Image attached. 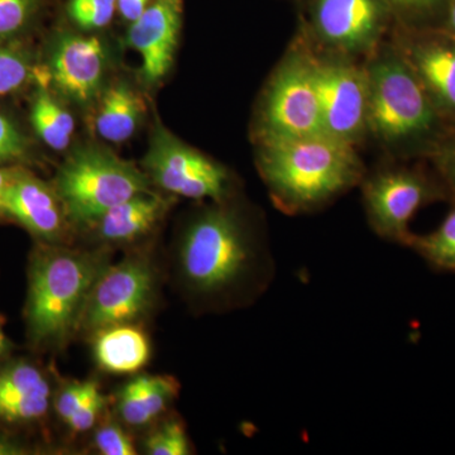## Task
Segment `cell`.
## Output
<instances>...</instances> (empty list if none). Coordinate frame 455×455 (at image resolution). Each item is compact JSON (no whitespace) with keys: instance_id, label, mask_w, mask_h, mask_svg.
Wrapping results in <instances>:
<instances>
[{"instance_id":"obj_2","label":"cell","mask_w":455,"mask_h":455,"mask_svg":"<svg viewBox=\"0 0 455 455\" xmlns=\"http://www.w3.org/2000/svg\"><path fill=\"white\" fill-rule=\"evenodd\" d=\"M112 262L108 247L41 243L28 265L27 338L37 349H62L79 333L86 301L99 275Z\"/></svg>"},{"instance_id":"obj_17","label":"cell","mask_w":455,"mask_h":455,"mask_svg":"<svg viewBox=\"0 0 455 455\" xmlns=\"http://www.w3.org/2000/svg\"><path fill=\"white\" fill-rule=\"evenodd\" d=\"M170 205L169 199L148 190L109 209L88 228L103 247L134 244L151 235Z\"/></svg>"},{"instance_id":"obj_25","label":"cell","mask_w":455,"mask_h":455,"mask_svg":"<svg viewBox=\"0 0 455 455\" xmlns=\"http://www.w3.org/2000/svg\"><path fill=\"white\" fill-rule=\"evenodd\" d=\"M143 451L149 455L191 454L190 439L185 425L178 419L164 421L143 440Z\"/></svg>"},{"instance_id":"obj_14","label":"cell","mask_w":455,"mask_h":455,"mask_svg":"<svg viewBox=\"0 0 455 455\" xmlns=\"http://www.w3.org/2000/svg\"><path fill=\"white\" fill-rule=\"evenodd\" d=\"M181 0H152L139 20L131 23L127 42L140 57V77L155 85L173 64L181 31Z\"/></svg>"},{"instance_id":"obj_18","label":"cell","mask_w":455,"mask_h":455,"mask_svg":"<svg viewBox=\"0 0 455 455\" xmlns=\"http://www.w3.org/2000/svg\"><path fill=\"white\" fill-rule=\"evenodd\" d=\"M179 392L180 383L173 377L140 374L119 390L116 414L127 427H147L169 409Z\"/></svg>"},{"instance_id":"obj_1","label":"cell","mask_w":455,"mask_h":455,"mask_svg":"<svg viewBox=\"0 0 455 455\" xmlns=\"http://www.w3.org/2000/svg\"><path fill=\"white\" fill-rule=\"evenodd\" d=\"M275 269L265 236L229 200L196 212L176 248L180 286L202 313L252 304L274 281Z\"/></svg>"},{"instance_id":"obj_21","label":"cell","mask_w":455,"mask_h":455,"mask_svg":"<svg viewBox=\"0 0 455 455\" xmlns=\"http://www.w3.org/2000/svg\"><path fill=\"white\" fill-rule=\"evenodd\" d=\"M31 122L37 136L53 151H65L70 146L75 133L74 116L44 85L33 98Z\"/></svg>"},{"instance_id":"obj_20","label":"cell","mask_w":455,"mask_h":455,"mask_svg":"<svg viewBox=\"0 0 455 455\" xmlns=\"http://www.w3.org/2000/svg\"><path fill=\"white\" fill-rule=\"evenodd\" d=\"M145 101L130 84L116 82L103 92L95 116V130L112 143L130 140L145 116Z\"/></svg>"},{"instance_id":"obj_7","label":"cell","mask_w":455,"mask_h":455,"mask_svg":"<svg viewBox=\"0 0 455 455\" xmlns=\"http://www.w3.org/2000/svg\"><path fill=\"white\" fill-rule=\"evenodd\" d=\"M262 142L324 133L316 57L295 49L272 76L260 114Z\"/></svg>"},{"instance_id":"obj_36","label":"cell","mask_w":455,"mask_h":455,"mask_svg":"<svg viewBox=\"0 0 455 455\" xmlns=\"http://www.w3.org/2000/svg\"><path fill=\"white\" fill-rule=\"evenodd\" d=\"M23 453H25V449L20 447V444L14 443L13 440L2 438V436H0V455H14Z\"/></svg>"},{"instance_id":"obj_37","label":"cell","mask_w":455,"mask_h":455,"mask_svg":"<svg viewBox=\"0 0 455 455\" xmlns=\"http://www.w3.org/2000/svg\"><path fill=\"white\" fill-rule=\"evenodd\" d=\"M9 350V340L7 335H5L4 331H3L2 323H0V359L4 357L7 355Z\"/></svg>"},{"instance_id":"obj_23","label":"cell","mask_w":455,"mask_h":455,"mask_svg":"<svg viewBox=\"0 0 455 455\" xmlns=\"http://www.w3.org/2000/svg\"><path fill=\"white\" fill-rule=\"evenodd\" d=\"M35 75L31 56L17 44L0 41V98L18 92Z\"/></svg>"},{"instance_id":"obj_32","label":"cell","mask_w":455,"mask_h":455,"mask_svg":"<svg viewBox=\"0 0 455 455\" xmlns=\"http://www.w3.org/2000/svg\"><path fill=\"white\" fill-rule=\"evenodd\" d=\"M107 403V397L101 394L100 387H99L98 390L90 395L85 403L75 412L73 418L66 423V427L75 434H83L94 429L99 420H100L101 414L106 410Z\"/></svg>"},{"instance_id":"obj_35","label":"cell","mask_w":455,"mask_h":455,"mask_svg":"<svg viewBox=\"0 0 455 455\" xmlns=\"http://www.w3.org/2000/svg\"><path fill=\"white\" fill-rule=\"evenodd\" d=\"M16 170L2 169L0 167V212H3V202H4L5 193L12 179H13Z\"/></svg>"},{"instance_id":"obj_29","label":"cell","mask_w":455,"mask_h":455,"mask_svg":"<svg viewBox=\"0 0 455 455\" xmlns=\"http://www.w3.org/2000/svg\"><path fill=\"white\" fill-rule=\"evenodd\" d=\"M429 157L449 197L455 202V124L448 128Z\"/></svg>"},{"instance_id":"obj_24","label":"cell","mask_w":455,"mask_h":455,"mask_svg":"<svg viewBox=\"0 0 455 455\" xmlns=\"http://www.w3.org/2000/svg\"><path fill=\"white\" fill-rule=\"evenodd\" d=\"M400 26L438 27L449 0H386Z\"/></svg>"},{"instance_id":"obj_15","label":"cell","mask_w":455,"mask_h":455,"mask_svg":"<svg viewBox=\"0 0 455 455\" xmlns=\"http://www.w3.org/2000/svg\"><path fill=\"white\" fill-rule=\"evenodd\" d=\"M3 212L16 220L41 243L66 244L71 221L55 188L16 170L5 193Z\"/></svg>"},{"instance_id":"obj_26","label":"cell","mask_w":455,"mask_h":455,"mask_svg":"<svg viewBox=\"0 0 455 455\" xmlns=\"http://www.w3.org/2000/svg\"><path fill=\"white\" fill-rule=\"evenodd\" d=\"M44 0H0V41L26 31L40 14Z\"/></svg>"},{"instance_id":"obj_3","label":"cell","mask_w":455,"mask_h":455,"mask_svg":"<svg viewBox=\"0 0 455 455\" xmlns=\"http://www.w3.org/2000/svg\"><path fill=\"white\" fill-rule=\"evenodd\" d=\"M262 145L260 173L272 200L289 214L316 211L364 178L355 146L325 133Z\"/></svg>"},{"instance_id":"obj_31","label":"cell","mask_w":455,"mask_h":455,"mask_svg":"<svg viewBox=\"0 0 455 455\" xmlns=\"http://www.w3.org/2000/svg\"><path fill=\"white\" fill-rule=\"evenodd\" d=\"M28 155V143L20 128L0 113V164L23 160Z\"/></svg>"},{"instance_id":"obj_34","label":"cell","mask_w":455,"mask_h":455,"mask_svg":"<svg viewBox=\"0 0 455 455\" xmlns=\"http://www.w3.org/2000/svg\"><path fill=\"white\" fill-rule=\"evenodd\" d=\"M438 27L444 29L445 32L455 36V0H449Z\"/></svg>"},{"instance_id":"obj_13","label":"cell","mask_w":455,"mask_h":455,"mask_svg":"<svg viewBox=\"0 0 455 455\" xmlns=\"http://www.w3.org/2000/svg\"><path fill=\"white\" fill-rule=\"evenodd\" d=\"M107 66V50L101 40L65 32L53 42L46 74L62 97L86 107L100 94Z\"/></svg>"},{"instance_id":"obj_9","label":"cell","mask_w":455,"mask_h":455,"mask_svg":"<svg viewBox=\"0 0 455 455\" xmlns=\"http://www.w3.org/2000/svg\"><path fill=\"white\" fill-rule=\"evenodd\" d=\"M143 167L149 181L172 196L212 203L228 202L232 196L229 171L161 124L152 134Z\"/></svg>"},{"instance_id":"obj_5","label":"cell","mask_w":455,"mask_h":455,"mask_svg":"<svg viewBox=\"0 0 455 455\" xmlns=\"http://www.w3.org/2000/svg\"><path fill=\"white\" fill-rule=\"evenodd\" d=\"M148 176L104 147L74 149L57 171L55 190L73 226L88 228L104 212L149 190Z\"/></svg>"},{"instance_id":"obj_19","label":"cell","mask_w":455,"mask_h":455,"mask_svg":"<svg viewBox=\"0 0 455 455\" xmlns=\"http://www.w3.org/2000/svg\"><path fill=\"white\" fill-rule=\"evenodd\" d=\"M92 338L95 362L108 373L139 372L151 358V343L137 324L108 326Z\"/></svg>"},{"instance_id":"obj_33","label":"cell","mask_w":455,"mask_h":455,"mask_svg":"<svg viewBox=\"0 0 455 455\" xmlns=\"http://www.w3.org/2000/svg\"><path fill=\"white\" fill-rule=\"evenodd\" d=\"M151 0H116V9L128 22H134L142 16Z\"/></svg>"},{"instance_id":"obj_8","label":"cell","mask_w":455,"mask_h":455,"mask_svg":"<svg viewBox=\"0 0 455 455\" xmlns=\"http://www.w3.org/2000/svg\"><path fill=\"white\" fill-rule=\"evenodd\" d=\"M364 209L371 227L381 238L407 247L414 233L410 223L430 204L448 199L438 175L421 169L387 167L362 180Z\"/></svg>"},{"instance_id":"obj_11","label":"cell","mask_w":455,"mask_h":455,"mask_svg":"<svg viewBox=\"0 0 455 455\" xmlns=\"http://www.w3.org/2000/svg\"><path fill=\"white\" fill-rule=\"evenodd\" d=\"M316 76L324 133L355 146L368 132L366 66L340 56L316 59Z\"/></svg>"},{"instance_id":"obj_27","label":"cell","mask_w":455,"mask_h":455,"mask_svg":"<svg viewBox=\"0 0 455 455\" xmlns=\"http://www.w3.org/2000/svg\"><path fill=\"white\" fill-rule=\"evenodd\" d=\"M116 9V0H68V17L85 31L109 25Z\"/></svg>"},{"instance_id":"obj_4","label":"cell","mask_w":455,"mask_h":455,"mask_svg":"<svg viewBox=\"0 0 455 455\" xmlns=\"http://www.w3.org/2000/svg\"><path fill=\"white\" fill-rule=\"evenodd\" d=\"M366 70L368 131L392 149L430 156L451 124L396 47L373 56Z\"/></svg>"},{"instance_id":"obj_16","label":"cell","mask_w":455,"mask_h":455,"mask_svg":"<svg viewBox=\"0 0 455 455\" xmlns=\"http://www.w3.org/2000/svg\"><path fill=\"white\" fill-rule=\"evenodd\" d=\"M52 383L47 373L27 359L0 367V424L40 423L53 401Z\"/></svg>"},{"instance_id":"obj_30","label":"cell","mask_w":455,"mask_h":455,"mask_svg":"<svg viewBox=\"0 0 455 455\" xmlns=\"http://www.w3.org/2000/svg\"><path fill=\"white\" fill-rule=\"evenodd\" d=\"M95 429L94 447L99 453L103 455H134L137 454V448L133 439L121 424L116 421L97 425Z\"/></svg>"},{"instance_id":"obj_6","label":"cell","mask_w":455,"mask_h":455,"mask_svg":"<svg viewBox=\"0 0 455 455\" xmlns=\"http://www.w3.org/2000/svg\"><path fill=\"white\" fill-rule=\"evenodd\" d=\"M160 275L154 256L132 252L104 268L86 301L79 333L92 334L119 324H139L155 309Z\"/></svg>"},{"instance_id":"obj_10","label":"cell","mask_w":455,"mask_h":455,"mask_svg":"<svg viewBox=\"0 0 455 455\" xmlns=\"http://www.w3.org/2000/svg\"><path fill=\"white\" fill-rule=\"evenodd\" d=\"M309 13L317 40L344 56L373 52L395 20L386 0H311Z\"/></svg>"},{"instance_id":"obj_12","label":"cell","mask_w":455,"mask_h":455,"mask_svg":"<svg viewBox=\"0 0 455 455\" xmlns=\"http://www.w3.org/2000/svg\"><path fill=\"white\" fill-rule=\"evenodd\" d=\"M395 47L445 121L455 124V36L439 27L398 25Z\"/></svg>"},{"instance_id":"obj_28","label":"cell","mask_w":455,"mask_h":455,"mask_svg":"<svg viewBox=\"0 0 455 455\" xmlns=\"http://www.w3.org/2000/svg\"><path fill=\"white\" fill-rule=\"evenodd\" d=\"M100 387L97 381L86 379V381L66 382L60 390L53 394L52 407L60 420L66 425L88 400L90 395Z\"/></svg>"},{"instance_id":"obj_22","label":"cell","mask_w":455,"mask_h":455,"mask_svg":"<svg viewBox=\"0 0 455 455\" xmlns=\"http://www.w3.org/2000/svg\"><path fill=\"white\" fill-rule=\"evenodd\" d=\"M407 248H411L435 271L455 275V202L435 230L423 235L414 233Z\"/></svg>"}]
</instances>
